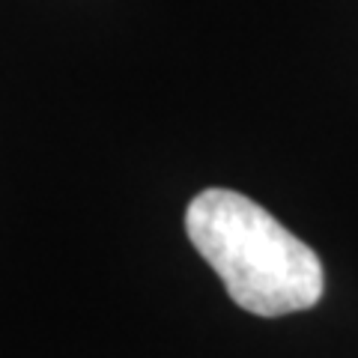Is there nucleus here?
<instances>
[{
  "label": "nucleus",
  "mask_w": 358,
  "mask_h": 358,
  "mask_svg": "<svg viewBox=\"0 0 358 358\" xmlns=\"http://www.w3.org/2000/svg\"><path fill=\"white\" fill-rule=\"evenodd\" d=\"M185 233L242 310L287 317L322 299L320 257L251 197L206 188L185 209Z\"/></svg>",
  "instance_id": "1"
}]
</instances>
